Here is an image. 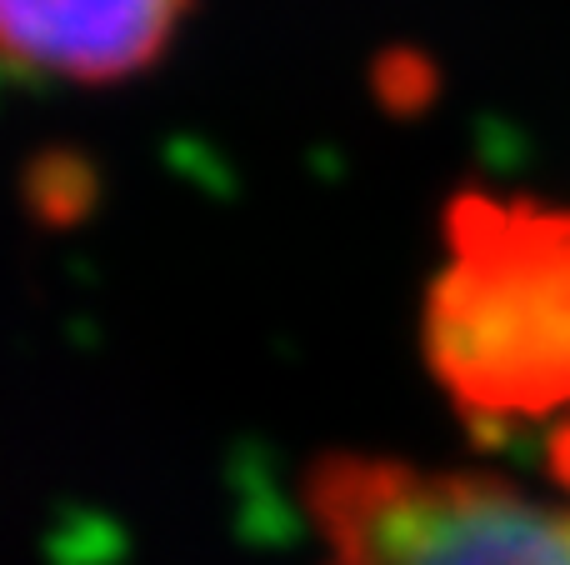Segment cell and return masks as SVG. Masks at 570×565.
Returning a JSON list of instances; mask_svg holds the SVG:
<instances>
[{
  "instance_id": "obj_1",
  "label": "cell",
  "mask_w": 570,
  "mask_h": 565,
  "mask_svg": "<svg viewBox=\"0 0 570 565\" xmlns=\"http://www.w3.org/2000/svg\"><path fill=\"white\" fill-rule=\"evenodd\" d=\"M425 366L471 426L570 406V210L465 190L421 316Z\"/></svg>"
},
{
  "instance_id": "obj_2",
  "label": "cell",
  "mask_w": 570,
  "mask_h": 565,
  "mask_svg": "<svg viewBox=\"0 0 570 565\" xmlns=\"http://www.w3.org/2000/svg\"><path fill=\"white\" fill-rule=\"evenodd\" d=\"M305 511L331 565H570V500L481 470L325 456Z\"/></svg>"
},
{
  "instance_id": "obj_3",
  "label": "cell",
  "mask_w": 570,
  "mask_h": 565,
  "mask_svg": "<svg viewBox=\"0 0 570 565\" xmlns=\"http://www.w3.org/2000/svg\"><path fill=\"white\" fill-rule=\"evenodd\" d=\"M190 0H0V60L30 76L106 86L166 56Z\"/></svg>"
}]
</instances>
